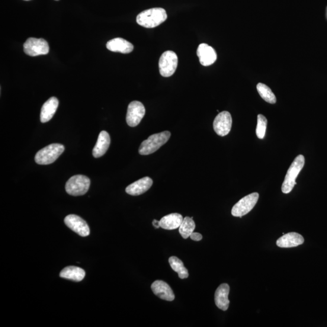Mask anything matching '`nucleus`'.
<instances>
[{"label":"nucleus","instance_id":"11","mask_svg":"<svg viewBox=\"0 0 327 327\" xmlns=\"http://www.w3.org/2000/svg\"><path fill=\"white\" fill-rule=\"evenodd\" d=\"M65 223L69 229L79 236L86 237L89 235L90 228L88 224L81 217L75 214H69L65 217Z\"/></svg>","mask_w":327,"mask_h":327},{"label":"nucleus","instance_id":"29","mask_svg":"<svg viewBox=\"0 0 327 327\" xmlns=\"http://www.w3.org/2000/svg\"><path fill=\"white\" fill-rule=\"evenodd\" d=\"M56 1H59V0H56Z\"/></svg>","mask_w":327,"mask_h":327},{"label":"nucleus","instance_id":"18","mask_svg":"<svg viewBox=\"0 0 327 327\" xmlns=\"http://www.w3.org/2000/svg\"><path fill=\"white\" fill-rule=\"evenodd\" d=\"M111 144V138L109 134L105 131H101L99 134L98 140L96 145L93 149V156L95 158L103 156L107 151Z\"/></svg>","mask_w":327,"mask_h":327},{"label":"nucleus","instance_id":"20","mask_svg":"<svg viewBox=\"0 0 327 327\" xmlns=\"http://www.w3.org/2000/svg\"><path fill=\"white\" fill-rule=\"evenodd\" d=\"M184 218L179 213H171L161 218L160 227L165 230H174L180 227Z\"/></svg>","mask_w":327,"mask_h":327},{"label":"nucleus","instance_id":"10","mask_svg":"<svg viewBox=\"0 0 327 327\" xmlns=\"http://www.w3.org/2000/svg\"><path fill=\"white\" fill-rule=\"evenodd\" d=\"M232 126V118L229 112L224 111L218 114L213 122L214 131L221 137L226 136Z\"/></svg>","mask_w":327,"mask_h":327},{"label":"nucleus","instance_id":"2","mask_svg":"<svg viewBox=\"0 0 327 327\" xmlns=\"http://www.w3.org/2000/svg\"><path fill=\"white\" fill-rule=\"evenodd\" d=\"M171 136V133L169 131L152 134L141 144L139 153L142 155H148L155 152L168 142Z\"/></svg>","mask_w":327,"mask_h":327},{"label":"nucleus","instance_id":"16","mask_svg":"<svg viewBox=\"0 0 327 327\" xmlns=\"http://www.w3.org/2000/svg\"><path fill=\"white\" fill-rule=\"evenodd\" d=\"M106 47L111 52L122 53H129L132 52L134 49L132 44L121 38H116L108 41Z\"/></svg>","mask_w":327,"mask_h":327},{"label":"nucleus","instance_id":"17","mask_svg":"<svg viewBox=\"0 0 327 327\" xmlns=\"http://www.w3.org/2000/svg\"><path fill=\"white\" fill-rule=\"evenodd\" d=\"M229 291V285L227 284H223L217 288L215 294H214V301H215L216 306L223 311H226L229 309L230 304L228 298Z\"/></svg>","mask_w":327,"mask_h":327},{"label":"nucleus","instance_id":"27","mask_svg":"<svg viewBox=\"0 0 327 327\" xmlns=\"http://www.w3.org/2000/svg\"><path fill=\"white\" fill-rule=\"evenodd\" d=\"M153 226L155 227V229H159L160 227L159 221L154 220L153 221Z\"/></svg>","mask_w":327,"mask_h":327},{"label":"nucleus","instance_id":"7","mask_svg":"<svg viewBox=\"0 0 327 327\" xmlns=\"http://www.w3.org/2000/svg\"><path fill=\"white\" fill-rule=\"evenodd\" d=\"M24 52L31 57L46 54L49 52V46L43 38H30L23 45Z\"/></svg>","mask_w":327,"mask_h":327},{"label":"nucleus","instance_id":"19","mask_svg":"<svg viewBox=\"0 0 327 327\" xmlns=\"http://www.w3.org/2000/svg\"><path fill=\"white\" fill-rule=\"evenodd\" d=\"M59 101L56 97L48 99L41 108L40 120L41 123H45L52 119L59 107Z\"/></svg>","mask_w":327,"mask_h":327},{"label":"nucleus","instance_id":"8","mask_svg":"<svg viewBox=\"0 0 327 327\" xmlns=\"http://www.w3.org/2000/svg\"><path fill=\"white\" fill-rule=\"evenodd\" d=\"M259 194L253 193L239 200L232 210V214L235 217H242L251 211L258 201Z\"/></svg>","mask_w":327,"mask_h":327},{"label":"nucleus","instance_id":"9","mask_svg":"<svg viewBox=\"0 0 327 327\" xmlns=\"http://www.w3.org/2000/svg\"><path fill=\"white\" fill-rule=\"evenodd\" d=\"M146 109L142 102L138 101L131 102L128 106L126 121L130 127H136L140 123L145 115Z\"/></svg>","mask_w":327,"mask_h":327},{"label":"nucleus","instance_id":"1","mask_svg":"<svg viewBox=\"0 0 327 327\" xmlns=\"http://www.w3.org/2000/svg\"><path fill=\"white\" fill-rule=\"evenodd\" d=\"M168 14L165 9L155 8L144 11L138 15L137 23L146 28H154L163 23Z\"/></svg>","mask_w":327,"mask_h":327},{"label":"nucleus","instance_id":"22","mask_svg":"<svg viewBox=\"0 0 327 327\" xmlns=\"http://www.w3.org/2000/svg\"><path fill=\"white\" fill-rule=\"evenodd\" d=\"M195 229V223L193 217H185L184 218L180 227H179V232L182 238L187 239L191 234L194 232Z\"/></svg>","mask_w":327,"mask_h":327},{"label":"nucleus","instance_id":"13","mask_svg":"<svg viewBox=\"0 0 327 327\" xmlns=\"http://www.w3.org/2000/svg\"><path fill=\"white\" fill-rule=\"evenodd\" d=\"M152 184L153 180L151 178L144 177L127 186L126 192L127 194L132 196H139L149 190Z\"/></svg>","mask_w":327,"mask_h":327},{"label":"nucleus","instance_id":"4","mask_svg":"<svg viewBox=\"0 0 327 327\" xmlns=\"http://www.w3.org/2000/svg\"><path fill=\"white\" fill-rule=\"evenodd\" d=\"M65 146L61 144H52L38 151L35 161L40 165H50L56 161L65 151Z\"/></svg>","mask_w":327,"mask_h":327},{"label":"nucleus","instance_id":"23","mask_svg":"<svg viewBox=\"0 0 327 327\" xmlns=\"http://www.w3.org/2000/svg\"><path fill=\"white\" fill-rule=\"evenodd\" d=\"M172 268L178 272L179 278L185 279L188 277L187 269L184 267L183 262L175 256H172L169 259Z\"/></svg>","mask_w":327,"mask_h":327},{"label":"nucleus","instance_id":"25","mask_svg":"<svg viewBox=\"0 0 327 327\" xmlns=\"http://www.w3.org/2000/svg\"><path fill=\"white\" fill-rule=\"evenodd\" d=\"M267 120L264 115L259 114L258 116L257 127H256V133L259 139H264L267 129Z\"/></svg>","mask_w":327,"mask_h":327},{"label":"nucleus","instance_id":"5","mask_svg":"<svg viewBox=\"0 0 327 327\" xmlns=\"http://www.w3.org/2000/svg\"><path fill=\"white\" fill-rule=\"evenodd\" d=\"M91 185V180L85 175H78L72 176L66 182L67 193L72 196H81L87 193Z\"/></svg>","mask_w":327,"mask_h":327},{"label":"nucleus","instance_id":"15","mask_svg":"<svg viewBox=\"0 0 327 327\" xmlns=\"http://www.w3.org/2000/svg\"><path fill=\"white\" fill-rule=\"evenodd\" d=\"M304 242V239L302 235L297 233L291 232L284 234L279 238L277 244L281 248H291L303 244Z\"/></svg>","mask_w":327,"mask_h":327},{"label":"nucleus","instance_id":"28","mask_svg":"<svg viewBox=\"0 0 327 327\" xmlns=\"http://www.w3.org/2000/svg\"><path fill=\"white\" fill-rule=\"evenodd\" d=\"M25 1H30V0H25Z\"/></svg>","mask_w":327,"mask_h":327},{"label":"nucleus","instance_id":"14","mask_svg":"<svg viewBox=\"0 0 327 327\" xmlns=\"http://www.w3.org/2000/svg\"><path fill=\"white\" fill-rule=\"evenodd\" d=\"M151 288L153 293L161 299L168 301L175 299L174 291L165 282L156 281L152 284Z\"/></svg>","mask_w":327,"mask_h":327},{"label":"nucleus","instance_id":"21","mask_svg":"<svg viewBox=\"0 0 327 327\" xmlns=\"http://www.w3.org/2000/svg\"><path fill=\"white\" fill-rule=\"evenodd\" d=\"M60 277L67 279L73 281H81L85 278L86 272L83 269L75 267V266H69L63 269L60 272Z\"/></svg>","mask_w":327,"mask_h":327},{"label":"nucleus","instance_id":"26","mask_svg":"<svg viewBox=\"0 0 327 327\" xmlns=\"http://www.w3.org/2000/svg\"><path fill=\"white\" fill-rule=\"evenodd\" d=\"M190 238L195 240V241H200L202 239H203V236L199 233H192L190 236Z\"/></svg>","mask_w":327,"mask_h":327},{"label":"nucleus","instance_id":"6","mask_svg":"<svg viewBox=\"0 0 327 327\" xmlns=\"http://www.w3.org/2000/svg\"><path fill=\"white\" fill-rule=\"evenodd\" d=\"M178 64L177 54L174 51H166L162 54L159 61L160 74L163 77H169L174 75Z\"/></svg>","mask_w":327,"mask_h":327},{"label":"nucleus","instance_id":"12","mask_svg":"<svg viewBox=\"0 0 327 327\" xmlns=\"http://www.w3.org/2000/svg\"><path fill=\"white\" fill-rule=\"evenodd\" d=\"M197 56L200 62L204 66H208L216 62L217 54L212 47L206 43L199 45Z\"/></svg>","mask_w":327,"mask_h":327},{"label":"nucleus","instance_id":"3","mask_svg":"<svg viewBox=\"0 0 327 327\" xmlns=\"http://www.w3.org/2000/svg\"><path fill=\"white\" fill-rule=\"evenodd\" d=\"M304 165H305V158L303 155H298L294 159V161L288 170L283 185H282V192L284 194H289L293 190L294 185L296 184V179L298 175L299 174L301 170L304 168Z\"/></svg>","mask_w":327,"mask_h":327},{"label":"nucleus","instance_id":"24","mask_svg":"<svg viewBox=\"0 0 327 327\" xmlns=\"http://www.w3.org/2000/svg\"><path fill=\"white\" fill-rule=\"evenodd\" d=\"M257 90L259 95L266 102L270 104H275L277 102V98L274 92L267 85L259 83L257 85Z\"/></svg>","mask_w":327,"mask_h":327}]
</instances>
